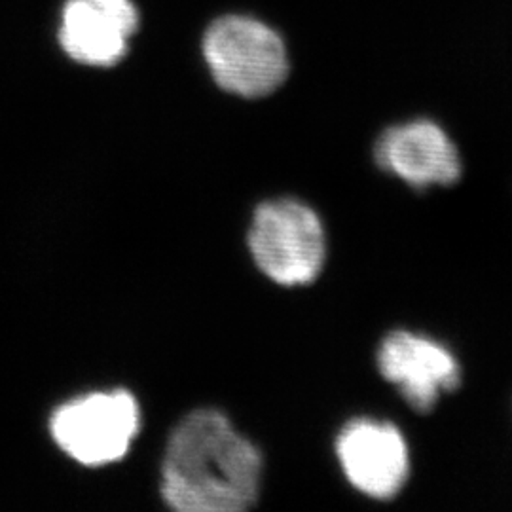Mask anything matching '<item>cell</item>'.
<instances>
[{
    "label": "cell",
    "mask_w": 512,
    "mask_h": 512,
    "mask_svg": "<svg viewBox=\"0 0 512 512\" xmlns=\"http://www.w3.org/2000/svg\"><path fill=\"white\" fill-rule=\"evenodd\" d=\"M262 456L217 410H194L171 433L162 463L165 503L181 512H243L260 495Z\"/></svg>",
    "instance_id": "obj_1"
},
{
    "label": "cell",
    "mask_w": 512,
    "mask_h": 512,
    "mask_svg": "<svg viewBox=\"0 0 512 512\" xmlns=\"http://www.w3.org/2000/svg\"><path fill=\"white\" fill-rule=\"evenodd\" d=\"M336 454L349 484L372 499H393L410 476L406 440L387 421H349L336 440Z\"/></svg>",
    "instance_id": "obj_6"
},
{
    "label": "cell",
    "mask_w": 512,
    "mask_h": 512,
    "mask_svg": "<svg viewBox=\"0 0 512 512\" xmlns=\"http://www.w3.org/2000/svg\"><path fill=\"white\" fill-rule=\"evenodd\" d=\"M203 55L224 92L247 99L274 93L289 76L285 42L272 27L247 16H224L203 37Z\"/></svg>",
    "instance_id": "obj_2"
},
{
    "label": "cell",
    "mask_w": 512,
    "mask_h": 512,
    "mask_svg": "<svg viewBox=\"0 0 512 512\" xmlns=\"http://www.w3.org/2000/svg\"><path fill=\"white\" fill-rule=\"evenodd\" d=\"M374 160L412 188L452 186L461 179V156L450 135L431 120H412L385 129Z\"/></svg>",
    "instance_id": "obj_7"
},
{
    "label": "cell",
    "mask_w": 512,
    "mask_h": 512,
    "mask_svg": "<svg viewBox=\"0 0 512 512\" xmlns=\"http://www.w3.org/2000/svg\"><path fill=\"white\" fill-rule=\"evenodd\" d=\"M137 29L139 10L131 0H67L57 37L76 63L112 67L128 54Z\"/></svg>",
    "instance_id": "obj_8"
},
{
    "label": "cell",
    "mask_w": 512,
    "mask_h": 512,
    "mask_svg": "<svg viewBox=\"0 0 512 512\" xmlns=\"http://www.w3.org/2000/svg\"><path fill=\"white\" fill-rule=\"evenodd\" d=\"M249 249L258 270L277 285H308L325 264V230L317 213L296 200L258 205L249 230Z\"/></svg>",
    "instance_id": "obj_3"
},
{
    "label": "cell",
    "mask_w": 512,
    "mask_h": 512,
    "mask_svg": "<svg viewBox=\"0 0 512 512\" xmlns=\"http://www.w3.org/2000/svg\"><path fill=\"white\" fill-rule=\"evenodd\" d=\"M139 429V404L124 389L73 399L59 406L50 421L55 444L88 467L124 458Z\"/></svg>",
    "instance_id": "obj_4"
},
{
    "label": "cell",
    "mask_w": 512,
    "mask_h": 512,
    "mask_svg": "<svg viewBox=\"0 0 512 512\" xmlns=\"http://www.w3.org/2000/svg\"><path fill=\"white\" fill-rule=\"evenodd\" d=\"M378 368L389 384L395 385L406 404L429 414L444 393L461 385L458 357L423 334L395 330L385 336L378 349Z\"/></svg>",
    "instance_id": "obj_5"
}]
</instances>
